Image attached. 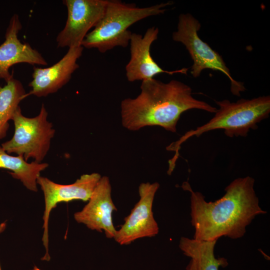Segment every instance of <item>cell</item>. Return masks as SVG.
Listing matches in <instances>:
<instances>
[{
	"label": "cell",
	"mask_w": 270,
	"mask_h": 270,
	"mask_svg": "<svg viewBox=\"0 0 270 270\" xmlns=\"http://www.w3.org/2000/svg\"><path fill=\"white\" fill-rule=\"evenodd\" d=\"M254 181L250 176L236 178L225 188L221 198L208 202L200 192L194 191L188 182H184L182 188L190 194L194 238L212 242L222 236L232 240L242 238L255 218L266 213L260 206Z\"/></svg>",
	"instance_id": "1"
},
{
	"label": "cell",
	"mask_w": 270,
	"mask_h": 270,
	"mask_svg": "<svg viewBox=\"0 0 270 270\" xmlns=\"http://www.w3.org/2000/svg\"><path fill=\"white\" fill-rule=\"evenodd\" d=\"M140 94L121 102L124 127L136 131L158 126L175 132L181 114L191 109L215 113L217 108L192 96L188 85L176 80L163 82L154 78L142 81Z\"/></svg>",
	"instance_id": "2"
},
{
	"label": "cell",
	"mask_w": 270,
	"mask_h": 270,
	"mask_svg": "<svg viewBox=\"0 0 270 270\" xmlns=\"http://www.w3.org/2000/svg\"><path fill=\"white\" fill-rule=\"evenodd\" d=\"M219 106L214 116L204 125L196 130L186 132L178 140L166 147L168 151H174L175 154L169 160V168H174L179 157L181 144L190 138L198 137L211 130L222 129L228 137L248 136L250 130H256L258 124L267 118L270 112V96H263L252 99L242 98L236 102L228 100L216 101Z\"/></svg>",
	"instance_id": "3"
},
{
	"label": "cell",
	"mask_w": 270,
	"mask_h": 270,
	"mask_svg": "<svg viewBox=\"0 0 270 270\" xmlns=\"http://www.w3.org/2000/svg\"><path fill=\"white\" fill-rule=\"evenodd\" d=\"M172 2L144 8L118 0H108L104 14L94 30L86 35L82 46L96 48L104 53L116 46L126 48L132 32L128 28L134 23L150 16L163 14Z\"/></svg>",
	"instance_id": "4"
},
{
	"label": "cell",
	"mask_w": 270,
	"mask_h": 270,
	"mask_svg": "<svg viewBox=\"0 0 270 270\" xmlns=\"http://www.w3.org/2000/svg\"><path fill=\"white\" fill-rule=\"evenodd\" d=\"M48 116L44 104L39 114L33 118L24 116L18 106L12 118L14 127L13 136L3 142L2 148L9 154L22 156L26 162L32 158L34 162H42L50 150L55 134Z\"/></svg>",
	"instance_id": "5"
},
{
	"label": "cell",
	"mask_w": 270,
	"mask_h": 270,
	"mask_svg": "<svg viewBox=\"0 0 270 270\" xmlns=\"http://www.w3.org/2000/svg\"><path fill=\"white\" fill-rule=\"evenodd\" d=\"M200 28V22L191 14H182L178 17L177 30L172 34L174 41L186 46L193 60L191 74L198 78L206 68L221 72L229 78L232 94L240 96V92L246 90L244 83L232 78L222 56L198 36Z\"/></svg>",
	"instance_id": "6"
},
{
	"label": "cell",
	"mask_w": 270,
	"mask_h": 270,
	"mask_svg": "<svg viewBox=\"0 0 270 270\" xmlns=\"http://www.w3.org/2000/svg\"><path fill=\"white\" fill-rule=\"evenodd\" d=\"M101 177L100 174L96 172L84 174L74 182L70 184H57L40 176L38 178L36 182L43 192L45 204L42 218L44 234L42 241L46 252L42 258V260L48 261L50 260L48 254V224L52 210L61 202H68L74 200L88 201Z\"/></svg>",
	"instance_id": "7"
},
{
	"label": "cell",
	"mask_w": 270,
	"mask_h": 270,
	"mask_svg": "<svg viewBox=\"0 0 270 270\" xmlns=\"http://www.w3.org/2000/svg\"><path fill=\"white\" fill-rule=\"evenodd\" d=\"M108 0H64L68 18L64 28L56 38L58 48L82 46L88 31L103 16Z\"/></svg>",
	"instance_id": "8"
},
{
	"label": "cell",
	"mask_w": 270,
	"mask_h": 270,
	"mask_svg": "<svg viewBox=\"0 0 270 270\" xmlns=\"http://www.w3.org/2000/svg\"><path fill=\"white\" fill-rule=\"evenodd\" d=\"M160 188L157 182H142L138 186L140 200L124 224L116 230L114 238L120 245H128L134 240L156 236L159 227L154 216L152 205L156 193Z\"/></svg>",
	"instance_id": "9"
},
{
	"label": "cell",
	"mask_w": 270,
	"mask_h": 270,
	"mask_svg": "<svg viewBox=\"0 0 270 270\" xmlns=\"http://www.w3.org/2000/svg\"><path fill=\"white\" fill-rule=\"evenodd\" d=\"M117 210L112 198V186L108 178L102 176L87 204L74 214L79 224L98 232H104L106 238H114L116 232L112 213Z\"/></svg>",
	"instance_id": "10"
},
{
	"label": "cell",
	"mask_w": 270,
	"mask_h": 270,
	"mask_svg": "<svg viewBox=\"0 0 270 270\" xmlns=\"http://www.w3.org/2000/svg\"><path fill=\"white\" fill-rule=\"evenodd\" d=\"M158 32V28L152 26L146 30L144 36L132 33L130 41V58L126 66V74L128 81H144L153 78L161 73L170 75L177 73L186 74L187 68L166 70L161 68L152 58L150 52V47L157 40Z\"/></svg>",
	"instance_id": "11"
},
{
	"label": "cell",
	"mask_w": 270,
	"mask_h": 270,
	"mask_svg": "<svg viewBox=\"0 0 270 270\" xmlns=\"http://www.w3.org/2000/svg\"><path fill=\"white\" fill-rule=\"evenodd\" d=\"M83 49L82 46L68 48L65 55L50 67L34 66L32 80L28 84L32 90L26 94V97L30 95L46 96L56 92L66 84L72 74L79 68L77 60L82 56Z\"/></svg>",
	"instance_id": "12"
},
{
	"label": "cell",
	"mask_w": 270,
	"mask_h": 270,
	"mask_svg": "<svg viewBox=\"0 0 270 270\" xmlns=\"http://www.w3.org/2000/svg\"><path fill=\"white\" fill-rule=\"evenodd\" d=\"M22 28L18 16L14 14L10 19L5 33V40L0 45V79L6 82L14 76L10 68L14 64L27 63L46 66L48 63L42 54L28 42H22L18 34Z\"/></svg>",
	"instance_id": "13"
},
{
	"label": "cell",
	"mask_w": 270,
	"mask_h": 270,
	"mask_svg": "<svg viewBox=\"0 0 270 270\" xmlns=\"http://www.w3.org/2000/svg\"><path fill=\"white\" fill-rule=\"evenodd\" d=\"M48 166V164L44 162H28L22 156L11 155L0 146V168L10 170L12 176L20 180L30 190L37 192V179L40 172Z\"/></svg>",
	"instance_id": "14"
},
{
	"label": "cell",
	"mask_w": 270,
	"mask_h": 270,
	"mask_svg": "<svg viewBox=\"0 0 270 270\" xmlns=\"http://www.w3.org/2000/svg\"><path fill=\"white\" fill-rule=\"evenodd\" d=\"M217 241L198 240L182 236L180 238L179 248L184 254L194 260L198 270H218L220 266L224 268L228 263L226 258H217L214 249Z\"/></svg>",
	"instance_id": "15"
},
{
	"label": "cell",
	"mask_w": 270,
	"mask_h": 270,
	"mask_svg": "<svg viewBox=\"0 0 270 270\" xmlns=\"http://www.w3.org/2000/svg\"><path fill=\"white\" fill-rule=\"evenodd\" d=\"M26 98L22 83L12 77L6 84L0 86V140L4 138L9 128V121L20 102Z\"/></svg>",
	"instance_id": "16"
},
{
	"label": "cell",
	"mask_w": 270,
	"mask_h": 270,
	"mask_svg": "<svg viewBox=\"0 0 270 270\" xmlns=\"http://www.w3.org/2000/svg\"><path fill=\"white\" fill-rule=\"evenodd\" d=\"M186 270H198L195 262L191 260L190 262L186 268Z\"/></svg>",
	"instance_id": "17"
},
{
	"label": "cell",
	"mask_w": 270,
	"mask_h": 270,
	"mask_svg": "<svg viewBox=\"0 0 270 270\" xmlns=\"http://www.w3.org/2000/svg\"><path fill=\"white\" fill-rule=\"evenodd\" d=\"M6 222L0 224V234L6 228Z\"/></svg>",
	"instance_id": "18"
},
{
	"label": "cell",
	"mask_w": 270,
	"mask_h": 270,
	"mask_svg": "<svg viewBox=\"0 0 270 270\" xmlns=\"http://www.w3.org/2000/svg\"><path fill=\"white\" fill-rule=\"evenodd\" d=\"M34 270H40V269H39L38 268H37L36 266H34Z\"/></svg>",
	"instance_id": "19"
},
{
	"label": "cell",
	"mask_w": 270,
	"mask_h": 270,
	"mask_svg": "<svg viewBox=\"0 0 270 270\" xmlns=\"http://www.w3.org/2000/svg\"><path fill=\"white\" fill-rule=\"evenodd\" d=\"M0 270H2L1 266H0Z\"/></svg>",
	"instance_id": "20"
}]
</instances>
